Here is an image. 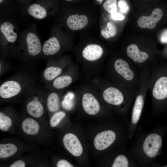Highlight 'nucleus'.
<instances>
[{
    "instance_id": "obj_36",
    "label": "nucleus",
    "mask_w": 167,
    "mask_h": 167,
    "mask_svg": "<svg viewBox=\"0 0 167 167\" xmlns=\"http://www.w3.org/2000/svg\"><path fill=\"white\" fill-rule=\"evenodd\" d=\"M166 53H167V50H166Z\"/></svg>"
},
{
    "instance_id": "obj_35",
    "label": "nucleus",
    "mask_w": 167,
    "mask_h": 167,
    "mask_svg": "<svg viewBox=\"0 0 167 167\" xmlns=\"http://www.w3.org/2000/svg\"><path fill=\"white\" fill-rule=\"evenodd\" d=\"M63 1L68 2H74L77 0H62Z\"/></svg>"
},
{
    "instance_id": "obj_3",
    "label": "nucleus",
    "mask_w": 167,
    "mask_h": 167,
    "mask_svg": "<svg viewBox=\"0 0 167 167\" xmlns=\"http://www.w3.org/2000/svg\"><path fill=\"white\" fill-rule=\"evenodd\" d=\"M148 90L155 103L167 100V63H157L151 68Z\"/></svg>"
},
{
    "instance_id": "obj_13",
    "label": "nucleus",
    "mask_w": 167,
    "mask_h": 167,
    "mask_svg": "<svg viewBox=\"0 0 167 167\" xmlns=\"http://www.w3.org/2000/svg\"><path fill=\"white\" fill-rule=\"evenodd\" d=\"M88 22V19L86 16L76 14L69 16L67 19L66 24L70 29L75 31L85 27Z\"/></svg>"
},
{
    "instance_id": "obj_11",
    "label": "nucleus",
    "mask_w": 167,
    "mask_h": 167,
    "mask_svg": "<svg viewBox=\"0 0 167 167\" xmlns=\"http://www.w3.org/2000/svg\"><path fill=\"white\" fill-rule=\"evenodd\" d=\"M163 16V12L159 8L155 9L151 15L149 16H143L138 19L137 24L140 28H143L153 29L156 23L160 21Z\"/></svg>"
},
{
    "instance_id": "obj_4",
    "label": "nucleus",
    "mask_w": 167,
    "mask_h": 167,
    "mask_svg": "<svg viewBox=\"0 0 167 167\" xmlns=\"http://www.w3.org/2000/svg\"><path fill=\"white\" fill-rule=\"evenodd\" d=\"M76 90L81 95L82 106L87 113L94 115L100 112L101 104L96 96L98 90L91 83L83 84Z\"/></svg>"
},
{
    "instance_id": "obj_31",
    "label": "nucleus",
    "mask_w": 167,
    "mask_h": 167,
    "mask_svg": "<svg viewBox=\"0 0 167 167\" xmlns=\"http://www.w3.org/2000/svg\"><path fill=\"white\" fill-rule=\"evenodd\" d=\"M111 17L113 20L120 21L123 20L125 18L124 16L117 12L111 14Z\"/></svg>"
},
{
    "instance_id": "obj_5",
    "label": "nucleus",
    "mask_w": 167,
    "mask_h": 167,
    "mask_svg": "<svg viewBox=\"0 0 167 167\" xmlns=\"http://www.w3.org/2000/svg\"><path fill=\"white\" fill-rule=\"evenodd\" d=\"M57 3V0H36L23 10L35 19H43L49 16Z\"/></svg>"
},
{
    "instance_id": "obj_18",
    "label": "nucleus",
    "mask_w": 167,
    "mask_h": 167,
    "mask_svg": "<svg viewBox=\"0 0 167 167\" xmlns=\"http://www.w3.org/2000/svg\"><path fill=\"white\" fill-rule=\"evenodd\" d=\"M17 150V146L12 143L0 144V158H4L10 157L15 153Z\"/></svg>"
},
{
    "instance_id": "obj_22",
    "label": "nucleus",
    "mask_w": 167,
    "mask_h": 167,
    "mask_svg": "<svg viewBox=\"0 0 167 167\" xmlns=\"http://www.w3.org/2000/svg\"><path fill=\"white\" fill-rule=\"evenodd\" d=\"M76 96L75 94L72 92L67 93L65 96L62 105L63 107L66 110L72 109L74 105V100Z\"/></svg>"
},
{
    "instance_id": "obj_24",
    "label": "nucleus",
    "mask_w": 167,
    "mask_h": 167,
    "mask_svg": "<svg viewBox=\"0 0 167 167\" xmlns=\"http://www.w3.org/2000/svg\"><path fill=\"white\" fill-rule=\"evenodd\" d=\"M11 118L2 113L0 112V129L3 131H8L11 126Z\"/></svg>"
},
{
    "instance_id": "obj_32",
    "label": "nucleus",
    "mask_w": 167,
    "mask_h": 167,
    "mask_svg": "<svg viewBox=\"0 0 167 167\" xmlns=\"http://www.w3.org/2000/svg\"><path fill=\"white\" fill-rule=\"evenodd\" d=\"M26 165L25 162L23 161L19 160L16 161L11 164L10 167H25Z\"/></svg>"
},
{
    "instance_id": "obj_15",
    "label": "nucleus",
    "mask_w": 167,
    "mask_h": 167,
    "mask_svg": "<svg viewBox=\"0 0 167 167\" xmlns=\"http://www.w3.org/2000/svg\"><path fill=\"white\" fill-rule=\"evenodd\" d=\"M58 39L52 36L45 41L42 46V51L45 55L52 56L57 53L61 49Z\"/></svg>"
},
{
    "instance_id": "obj_30",
    "label": "nucleus",
    "mask_w": 167,
    "mask_h": 167,
    "mask_svg": "<svg viewBox=\"0 0 167 167\" xmlns=\"http://www.w3.org/2000/svg\"><path fill=\"white\" fill-rule=\"evenodd\" d=\"M17 4L23 9L27 7L31 4L32 0H16Z\"/></svg>"
},
{
    "instance_id": "obj_26",
    "label": "nucleus",
    "mask_w": 167,
    "mask_h": 167,
    "mask_svg": "<svg viewBox=\"0 0 167 167\" xmlns=\"http://www.w3.org/2000/svg\"><path fill=\"white\" fill-rule=\"evenodd\" d=\"M129 163L126 157L123 155L117 156L114 159L112 165V167H127Z\"/></svg>"
},
{
    "instance_id": "obj_23",
    "label": "nucleus",
    "mask_w": 167,
    "mask_h": 167,
    "mask_svg": "<svg viewBox=\"0 0 167 167\" xmlns=\"http://www.w3.org/2000/svg\"><path fill=\"white\" fill-rule=\"evenodd\" d=\"M0 6L2 13L7 15L13 9L14 4L13 0H0Z\"/></svg>"
},
{
    "instance_id": "obj_1",
    "label": "nucleus",
    "mask_w": 167,
    "mask_h": 167,
    "mask_svg": "<svg viewBox=\"0 0 167 167\" xmlns=\"http://www.w3.org/2000/svg\"><path fill=\"white\" fill-rule=\"evenodd\" d=\"M103 69L105 78L135 97L139 87L140 70L130 60L117 58Z\"/></svg>"
},
{
    "instance_id": "obj_8",
    "label": "nucleus",
    "mask_w": 167,
    "mask_h": 167,
    "mask_svg": "<svg viewBox=\"0 0 167 167\" xmlns=\"http://www.w3.org/2000/svg\"><path fill=\"white\" fill-rule=\"evenodd\" d=\"M161 136L156 133H152L145 139L143 146V152L148 157L152 158L157 154L161 147Z\"/></svg>"
},
{
    "instance_id": "obj_12",
    "label": "nucleus",
    "mask_w": 167,
    "mask_h": 167,
    "mask_svg": "<svg viewBox=\"0 0 167 167\" xmlns=\"http://www.w3.org/2000/svg\"><path fill=\"white\" fill-rule=\"evenodd\" d=\"M21 90L20 85L17 82L6 81L0 87V96L3 98H9L17 95Z\"/></svg>"
},
{
    "instance_id": "obj_19",
    "label": "nucleus",
    "mask_w": 167,
    "mask_h": 167,
    "mask_svg": "<svg viewBox=\"0 0 167 167\" xmlns=\"http://www.w3.org/2000/svg\"><path fill=\"white\" fill-rule=\"evenodd\" d=\"M62 71V69L58 66H50L45 70L43 76L46 80L51 81L59 76Z\"/></svg>"
},
{
    "instance_id": "obj_29",
    "label": "nucleus",
    "mask_w": 167,
    "mask_h": 167,
    "mask_svg": "<svg viewBox=\"0 0 167 167\" xmlns=\"http://www.w3.org/2000/svg\"><path fill=\"white\" fill-rule=\"evenodd\" d=\"M57 167H73L74 166L68 161L64 159L59 161L56 165Z\"/></svg>"
},
{
    "instance_id": "obj_17",
    "label": "nucleus",
    "mask_w": 167,
    "mask_h": 167,
    "mask_svg": "<svg viewBox=\"0 0 167 167\" xmlns=\"http://www.w3.org/2000/svg\"><path fill=\"white\" fill-rule=\"evenodd\" d=\"M26 109L30 115L36 118L41 117L44 111L42 105L37 101H32L29 102L27 105Z\"/></svg>"
},
{
    "instance_id": "obj_2",
    "label": "nucleus",
    "mask_w": 167,
    "mask_h": 167,
    "mask_svg": "<svg viewBox=\"0 0 167 167\" xmlns=\"http://www.w3.org/2000/svg\"><path fill=\"white\" fill-rule=\"evenodd\" d=\"M90 82L98 89L106 103L112 107L120 108L122 111L126 110L135 98L99 74L95 75Z\"/></svg>"
},
{
    "instance_id": "obj_28",
    "label": "nucleus",
    "mask_w": 167,
    "mask_h": 167,
    "mask_svg": "<svg viewBox=\"0 0 167 167\" xmlns=\"http://www.w3.org/2000/svg\"><path fill=\"white\" fill-rule=\"evenodd\" d=\"M118 5L121 11L123 13H126L129 10V6L125 0H119Z\"/></svg>"
},
{
    "instance_id": "obj_33",
    "label": "nucleus",
    "mask_w": 167,
    "mask_h": 167,
    "mask_svg": "<svg viewBox=\"0 0 167 167\" xmlns=\"http://www.w3.org/2000/svg\"><path fill=\"white\" fill-rule=\"evenodd\" d=\"M160 40L162 43H167V29H165L161 33Z\"/></svg>"
},
{
    "instance_id": "obj_16",
    "label": "nucleus",
    "mask_w": 167,
    "mask_h": 167,
    "mask_svg": "<svg viewBox=\"0 0 167 167\" xmlns=\"http://www.w3.org/2000/svg\"><path fill=\"white\" fill-rule=\"evenodd\" d=\"M21 127L24 132L29 135L37 134L40 128L38 123L31 118L25 119L22 122Z\"/></svg>"
},
{
    "instance_id": "obj_9",
    "label": "nucleus",
    "mask_w": 167,
    "mask_h": 167,
    "mask_svg": "<svg viewBox=\"0 0 167 167\" xmlns=\"http://www.w3.org/2000/svg\"><path fill=\"white\" fill-rule=\"evenodd\" d=\"M116 138L115 133L112 130H108L98 133L95 137L94 145L97 150H104L111 145Z\"/></svg>"
},
{
    "instance_id": "obj_25",
    "label": "nucleus",
    "mask_w": 167,
    "mask_h": 167,
    "mask_svg": "<svg viewBox=\"0 0 167 167\" xmlns=\"http://www.w3.org/2000/svg\"><path fill=\"white\" fill-rule=\"evenodd\" d=\"M103 6L105 11L112 14L117 11V0H106L103 4Z\"/></svg>"
},
{
    "instance_id": "obj_20",
    "label": "nucleus",
    "mask_w": 167,
    "mask_h": 167,
    "mask_svg": "<svg viewBox=\"0 0 167 167\" xmlns=\"http://www.w3.org/2000/svg\"><path fill=\"white\" fill-rule=\"evenodd\" d=\"M47 106L51 112L57 111L59 108V97L56 92H53L48 96L47 99Z\"/></svg>"
},
{
    "instance_id": "obj_27",
    "label": "nucleus",
    "mask_w": 167,
    "mask_h": 167,
    "mask_svg": "<svg viewBox=\"0 0 167 167\" xmlns=\"http://www.w3.org/2000/svg\"><path fill=\"white\" fill-rule=\"evenodd\" d=\"M65 116L66 113L62 111L55 113L50 119V126L53 127L56 126Z\"/></svg>"
},
{
    "instance_id": "obj_34",
    "label": "nucleus",
    "mask_w": 167,
    "mask_h": 167,
    "mask_svg": "<svg viewBox=\"0 0 167 167\" xmlns=\"http://www.w3.org/2000/svg\"><path fill=\"white\" fill-rule=\"evenodd\" d=\"M95 1L97 2L98 4H101L103 3V1L105 0H95Z\"/></svg>"
},
{
    "instance_id": "obj_7",
    "label": "nucleus",
    "mask_w": 167,
    "mask_h": 167,
    "mask_svg": "<svg viewBox=\"0 0 167 167\" xmlns=\"http://www.w3.org/2000/svg\"><path fill=\"white\" fill-rule=\"evenodd\" d=\"M17 26L15 22L11 19H2L0 25L1 41L10 44L16 42L19 37Z\"/></svg>"
},
{
    "instance_id": "obj_10",
    "label": "nucleus",
    "mask_w": 167,
    "mask_h": 167,
    "mask_svg": "<svg viewBox=\"0 0 167 167\" xmlns=\"http://www.w3.org/2000/svg\"><path fill=\"white\" fill-rule=\"evenodd\" d=\"M63 142L66 149L73 156H79L82 153V146L75 134L72 133L65 134L63 138Z\"/></svg>"
},
{
    "instance_id": "obj_14",
    "label": "nucleus",
    "mask_w": 167,
    "mask_h": 167,
    "mask_svg": "<svg viewBox=\"0 0 167 167\" xmlns=\"http://www.w3.org/2000/svg\"><path fill=\"white\" fill-rule=\"evenodd\" d=\"M80 74V71L71 75H66L58 76L53 82L54 87L57 89H61L70 86L74 81L79 79Z\"/></svg>"
},
{
    "instance_id": "obj_21",
    "label": "nucleus",
    "mask_w": 167,
    "mask_h": 167,
    "mask_svg": "<svg viewBox=\"0 0 167 167\" xmlns=\"http://www.w3.org/2000/svg\"><path fill=\"white\" fill-rule=\"evenodd\" d=\"M117 32V28L115 25L111 22H108L106 27L101 31V34L104 38L108 39L114 36Z\"/></svg>"
},
{
    "instance_id": "obj_6",
    "label": "nucleus",
    "mask_w": 167,
    "mask_h": 167,
    "mask_svg": "<svg viewBox=\"0 0 167 167\" xmlns=\"http://www.w3.org/2000/svg\"><path fill=\"white\" fill-rule=\"evenodd\" d=\"M36 28V26H30L21 33L18 39L25 43L28 53L32 56L37 55L42 50L41 41Z\"/></svg>"
}]
</instances>
